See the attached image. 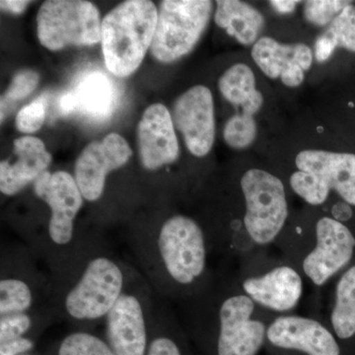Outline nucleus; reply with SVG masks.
Instances as JSON below:
<instances>
[{
	"instance_id": "26",
	"label": "nucleus",
	"mask_w": 355,
	"mask_h": 355,
	"mask_svg": "<svg viewBox=\"0 0 355 355\" xmlns=\"http://www.w3.org/2000/svg\"><path fill=\"white\" fill-rule=\"evenodd\" d=\"M146 355H187L169 312L156 295L155 312Z\"/></svg>"
},
{
	"instance_id": "25",
	"label": "nucleus",
	"mask_w": 355,
	"mask_h": 355,
	"mask_svg": "<svg viewBox=\"0 0 355 355\" xmlns=\"http://www.w3.org/2000/svg\"><path fill=\"white\" fill-rule=\"evenodd\" d=\"M331 324L340 338L355 335V266L343 275L336 286Z\"/></svg>"
},
{
	"instance_id": "9",
	"label": "nucleus",
	"mask_w": 355,
	"mask_h": 355,
	"mask_svg": "<svg viewBox=\"0 0 355 355\" xmlns=\"http://www.w3.org/2000/svg\"><path fill=\"white\" fill-rule=\"evenodd\" d=\"M241 189L246 200L245 227L254 242L268 244L279 234L288 217L284 183L265 170L251 169L243 175Z\"/></svg>"
},
{
	"instance_id": "10",
	"label": "nucleus",
	"mask_w": 355,
	"mask_h": 355,
	"mask_svg": "<svg viewBox=\"0 0 355 355\" xmlns=\"http://www.w3.org/2000/svg\"><path fill=\"white\" fill-rule=\"evenodd\" d=\"M132 155L127 140L118 133L88 144L77 158L73 175L84 202H99L109 175L127 164Z\"/></svg>"
},
{
	"instance_id": "23",
	"label": "nucleus",
	"mask_w": 355,
	"mask_h": 355,
	"mask_svg": "<svg viewBox=\"0 0 355 355\" xmlns=\"http://www.w3.org/2000/svg\"><path fill=\"white\" fill-rule=\"evenodd\" d=\"M338 48L355 53V6L350 3L331 21L315 43L318 62L329 60Z\"/></svg>"
},
{
	"instance_id": "13",
	"label": "nucleus",
	"mask_w": 355,
	"mask_h": 355,
	"mask_svg": "<svg viewBox=\"0 0 355 355\" xmlns=\"http://www.w3.org/2000/svg\"><path fill=\"white\" fill-rule=\"evenodd\" d=\"M317 246L303 261L306 275L323 286L352 260L355 238L342 222L323 217L316 225Z\"/></svg>"
},
{
	"instance_id": "11",
	"label": "nucleus",
	"mask_w": 355,
	"mask_h": 355,
	"mask_svg": "<svg viewBox=\"0 0 355 355\" xmlns=\"http://www.w3.org/2000/svg\"><path fill=\"white\" fill-rule=\"evenodd\" d=\"M254 301L249 296L226 298L217 312L216 355H256L266 336L265 324L252 319Z\"/></svg>"
},
{
	"instance_id": "16",
	"label": "nucleus",
	"mask_w": 355,
	"mask_h": 355,
	"mask_svg": "<svg viewBox=\"0 0 355 355\" xmlns=\"http://www.w3.org/2000/svg\"><path fill=\"white\" fill-rule=\"evenodd\" d=\"M252 58L266 76L280 78L287 87L303 83L305 71L313 64V53L307 44H282L270 37H261L252 49Z\"/></svg>"
},
{
	"instance_id": "33",
	"label": "nucleus",
	"mask_w": 355,
	"mask_h": 355,
	"mask_svg": "<svg viewBox=\"0 0 355 355\" xmlns=\"http://www.w3.org/2000/svg\"><path fill=\"white\" fill-rule=\"evenodd\" d=\"M42 336L32 335L0 343V355H25L36 352Z\"/></svg>"
},
{
	"instance_id": "36",
	"label": "nucleus",
	"mask_w": 355,
	"mask_h": 355,
	"mask_svg": "<svg viewBox=\"0 0 355 355\" xmlns=\"http://www.w3.org/2000/svg\"><path fill=\"white\" fill-rule=\"evenodd\" d=\"M349 203H340V205H336L334 207V214L336 217V220L338 219H343V220H347L350 216H352V209H349Z\"/></svg>"
},
{
	"instance_id": "18",
	"label": "nucleus",
	"mask_w": 355,
	"mask_h": 355,
	"mask_svg": "<svg viewBox=\"0 0 355 355\" xmlns=\"http://www.w3.org/2000/svg\"><path fill=\"white\" fill-rule=\"evenodd\" d=\"M15 159L0 163V191L14 197L36 182L51 165V153L38 137H23L14 140Z\"/></svg>"
},
{
	"instance_id": "24",
	"label": "nucleus",
	"mask_w": 355,
	"mask_h": 355,
	"mask_svg": "<svg viewBox=\"0 0 355 355\" xmlns=\"http://www.w3.org/2000/svg\"><path fill=\"white\" fill-rule=\"evenodd\" d=\"M57 321L49 304L27 312L15 313L0 317V343L10 342L23 336H42Z\"/></svg>"
},
{
	"instance_id": "14",
	"label": "nucleus",
	"mask_w": 355,
	"mask_h": 355,
	"mask_svg": "<svg viewBox=\"0 0 355 355\" xmlns=\"http://www.w3.org/2000/svg\"><path fill=\"white\" fill-rule=\"evenodd\" d=\"M120 97V89L107 74L90 71L60 97V110L64 114H76L92 121H104L113 116Z\"/></svg>"
},
{
	"instance_id": "6",
	"label": "nucleus",
	"mask_w": 355,
	"mask_h": 355,
	"mask_svg": "<svg viewBox=\"0 0 355 355\" xmlns=\"http://www.w3.org/2000/svg\"><path fill=\"white\" fill-rule=\"evenodd\" d=\"M22 242H6L0 252V317L48 304L50 275Z\"/></svg>"
},
{
	"instance_id": "21",
	"label": "nucleus",
	"mask_w": 355,
	"mask_h": 355,
	"mask_svg": "<svg viewBox=\"0 0 355 355\" xmlns=\"http://www.w3.org/2000/svg\"><path fill=\"white\" fill-rule=\"evenodd\" d=\"M214 20L241 44H254L265 28L263 14L251 4L239 0H219L216 2Z\"/></svg>"
},
{
	"instance_id": "31",
	"label": "nucleus",
	"mask_w": 355,
	"mask_h": 355,
	"mask_svg": "<svg viewBox=\"0 0 355 355\" xmlns=\"http://www.w3.org/2000/svg\"><path fill=\"white\" fill-rule=\"evenodd\" d=\"M46 118V101L44 98L35 100L20 110L16 116V127L23 133L38 132Z\"/></svg>"
},
{
	"instance_id": "17",
	"label": "nucleus",
	"mask_w": 355,
	"mask_h": 355,
	"mask_svg": "<svg viewBox=\"0 0 355 355\" xmlns=\"http://www.w3.org/2000/svg\"><path fill=\"white\" fill-rule=\"evenodd\" d=\"M266 336L280 349H295L308 355H340V350L333 335L319 322L308 318H277L268 327Z\"/></svg>"
},
{
	"instance_id": "8",
	"label": "nucleus",
	"mask_w": 355,
	"mask_h": 355,
	"mask_svg": "<svg viewBox=\"0 0 355 355\" xmlns=\"http://www.w3.org/2000/svg\"><path fill=\"white\" fill-rule=\"evenodd\" d=\"M38 38L44 48L94 46L101 41L102 20L94 4L83 0H49L37 16Z\"/></svg>"
},
{
	"instance_id": "34",
	"label": "nucleus",
	"mask_w": 355,
	"mask_h": 355,
	"mask_svg": "<svg viewBox=\"0 0 355 355\" xmlns=\"http://www.w3.org/2000/svg\"><path fill=\"white\" fill-rule=\"evenodd\" d=\"M28 4H29V1H20V0H1L0 1L2 10L13 14L24 12Z\"/></svg>"
},
{
	"instance_id": "5",
	"label": "nucleus",
	"mask_w": 355,
	"mask_h": 355,
	"mask_svg": "<svg viewBox=\"0 0 355 355\" xmlns=\"http://www.w3.org/2000/svg\"><path fill=\"white\" fill-rule=\"evenodd\" d=\"M156 294L137 266L128 268L127 284L104 321L105 340L116 355H146Z\"/></svg>"
},
{
	"instance_id": "28",
	"label": "nucleus",
	"mask_w": 355,
	"mask_h": 355,
	"mask_svg": "<svg viewBox=\"0 0 355 355\" xmlns=\"http://www.w3.org/2000/svg\"><path fill=\"white\" fill-rule=\"evenodd\" d=\"M258 135V125L254 116L236 114L225 123L223 139L228 146L234 149H245L253 144Z\"/></svg>"
},
{
	"instance_id": "7",
	"label": "nucleus",
	"mask_w": 355,
	"mask_h": 355,
	"mask_svg": "<svg viewBox=\"0 0 355 355\" xmlns=\"http://www.w3.org/2000/svg\"><path fill=\"white\" fill-rule=\"evenodd\" d=\"M209 0H165L158 10L151 53L171 64L190 53L207 29L212 12Z\"/></svg>"
},
{
	"instance_id": "4",
	"label": "nucleus",
	"mask_w": 355,
	"mask_h": 355,
	"mask_svg": "<svg viewBox=\"0 0 355 355\" xmlns=\"http://www.w3.org/2000/svg\"><path fill=\"white\" fill-rule=\"evenodd\" d=\"M157 20V8L148 0H128L105 16L102 51L113 76H130L139 69L153 44Z\"/></svg>"
},
{
	"instance_id": "30",
	"label": "nucleus",
	"mask_w": 355,
	"mask_h": 355,
	"mask_svg": "<svg viewBox=\"0 0 355 355\" xmlns=\"http://www.w3.org/2000/svg\"><path fill=\"white\" fill-rule=\"evenodd\" d=\"M352 1L343 0H309L304 3V17L311 24L323 27L331 24L343 9Z\"/></svg>"
},
{
	"instance_id": "29",
	"label": "nucleus",
	"mask_w": 355,
	"mask_h": 355,
	"mask_svg": "<svg viewBox=\"0 0 355 355\" xmlns=\"http://www.w3.org/2000/svg\"><path fill=\"white\" fill-rule=\"evenodd\" d=\"M291 184L292 190L309 205H322L330 195L331 189L328 183L314 173H293L291 178Z\"/></svg>"
},
{
	"instance_id": "32",
	"label": "nucleus",
	"mask_w": 355,
	"mask_h": 355,
	"mask_svg": "<svg viewBox=\"0 0 355 355\" xmlns=\"http://www.w3.org/2000/svg\"><path fill=\"white\" fill-rule=\"evenodd\" d=\"M39 80V74L36 71L30 69L22 70L14 76L12 83L7 89L1 103L25 99L38 86Z\"/></svg>"
},
{
	"instance_id": "27",
	"label": "nucleus",
	"mask_w": 355,
	"mask_h": 355,
	"mask_svg": "<svg viewBox=\"0 0 355 355\" xmlns=\"http://www.w3.org/2000/svg\"><path fill=\"white\" fill-rule=\"evenodd\" d=\"M44 355H116L104 336L94 331L72 330L53 343Z\"/></svg>"
},
{
	"instance_id": "15",
	"label": "nucleus",
	"mask_w": 355,
	"mask_h": 355,
	"mask_svg": "<svg viewBox=\"0 0 355 355\" xmlns=\"http://www.w3.org/2000/svg\"><path fill=\"white\" fill-rule=\"evenodd\" d=\"M139 157L144 169L156 171L179 158L174 121L164 105L154 104L144 112L139 125Z\"/></svg>"
},
{
	"instance_id": "2",
	"label": "nucleus",
	"mask_w": 355,
	"mask_h": 355,
	"mask_svg": "<svg viewBox=\"0 0 355 355\" xmlns=\"http://www.w3.org/2000/svg\"><path fill=\"white\" fill-rule=\"evenodd\" d=\"M127 242L137 270L158 297L188 291L205 275V234L191 217L174 214L157 223L137 224Z\"/></svg>"
},
{
	"instance_id": "19",
	"label": "nucleus",
	"mask_w": 355,
	"mask_h": 355,
	"mask_svg": "<svg viewBox=\"0 0 355 355\" xmlns=\"http://www.w3.org/2000/svg\"><path fill=\"white\" fill-rule=\"evenodd\" d=\"M295 164L299 171L314 173L323 178L331 190L355 207V154L311 149L299 153Z\"/></svg>"
},
{
	"instance_id": "22",
	"label": "nucleus",
	"mask_w": 355,
	"mask_h": 355,
	"mask_svg": "<svg viewBox=\"0 0 355 355\" xmlns=\"http://www.w3.org/2000/svg\"><path fill=\"white\" fill-rule=\"evenodd\" d=\"M218 88L226 101L241 107L242 113L254 116L263 107V96L256 88V76L249 65L236 64L229 67L218 81Z\"/></svg>"
},
{
	"instance_id": "35",
	"label": "nucleus",
	"mask_w": 355,
	"mask_h": 355,
	"mask_svg": "<svg viewBox=\"0 0 355 355\" xmlns=\"http://www.w3.org/2000/svg\"><path fill=\"white\" fill-rule=\"evenodd\" d=\"M298 3V1H289V0H273V1H270V6L279 14L293 12Z\"/></svg>"
},
{
	"instance_id": "12",
	"label": "nucleus",
	"mask_w": 355,
	"mask_h": 355,
	"mask_svg": "<svg viewBox=\"0 0 355 355\" xmlns=\"http://www.w3.org/2000/svg\"><path fill=\"white\" fill-rule=\"evenodd\" d=\"M172 118L189 151L196 157L207 156L216 139L211 91L203 85L187 90L175 102Z\"/></svg>"
},
{
	"instance_id": "37",
	"label": "nucleus",
	"mask_w": 355,
	"mask_h": 355,
	"mask_svg": "<svg viewBox=\"0 0 355 355\" xmlns=\"http://www.w3.org/2000/svg\"><path fill=\"white\" fill-rule=\"evenodd\" d=\"M25 355H44V354H41V352H38L36 350V352H32V354H25Z\"/></svg>"
},
{
	"instance_id": "20",
	"label": "nucleus",
	"mask_w": 355,
	"mask_h": 355,
	"mask_svg": "<svg viewBox=\"0 0 355 355\" xmlns=\"http://www.w3.org/2000/svg\"><path fill=\"white\" fill-rule=\"evenodd\" d=\"M243 288L257 303L279 312L291 310L302 294V279L293 268L279 266L263 277L245 280Z\"/></svg>"
},
{
	"instance_id": "3",
	"label": "nucleus",
	"mask_w": 355,
	"mask_h": 355,
	"mask_svg": "<svg viewBox=\"0 0 355 355\" xmlns=\"http://www.w3.org/2000/svg\"><path fill=\"white\" fill-rule=\"evenodd\" d=\"M33 193L46 203L48 216L39 225L21 234L26 245L49 275H55L67 268L87 240L76 220L84 198L74 176L69 172H44L32 186Z\"/></svg>"
},
{
	"instance_id": "1",
	"label": "nucleus",
	"mask_w": 355,
	"mask_h": 355,
	"mask_svg": "<svg viewBox=\"0 0 355 355\" xmlns=\"http://www.w3.org/2000/svg\"><path fill=\"white\" fill-rule=\"evenodd\" d=\"M130 266L108 241L89 234L71 263L50 275L48 304L57 321L84 331H94L104 324L125 289Z\"/></svg>"
}]
</instances>
